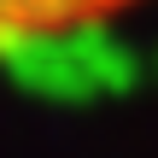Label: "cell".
<instances>
[{
  "instance_id": "6da1fadb",
  "label": "cell",
  "mask_w": 158,
  "mask_h": 158,
  "mask_svg": "<svg viewBox=\"0 0 158 158\" xmlns=\"http://www.w3.org/2000/svg\"><path fill=\"white\" fill-rule=\"evenodd\" d=\"M147 0H0V59H23L41 47H64L76 35L111 29Z\"/></svg>"
}]
</instances>
